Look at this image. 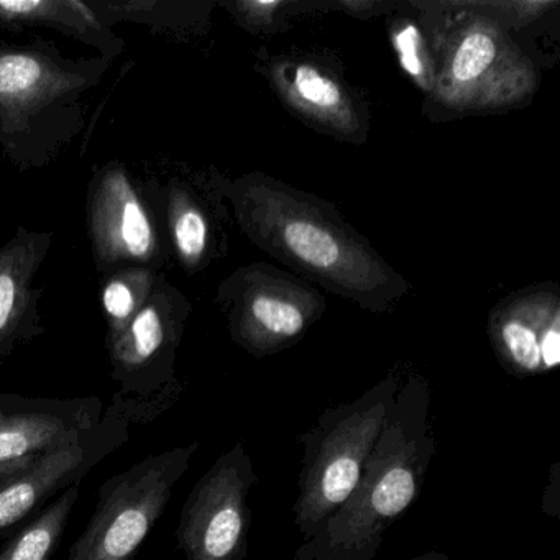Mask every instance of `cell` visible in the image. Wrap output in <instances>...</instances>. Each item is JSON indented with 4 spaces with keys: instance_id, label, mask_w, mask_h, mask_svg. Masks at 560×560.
Masks as SVG:
<instances>
[{
    "instance_id": "cell-11",
    "label": "cell",
    "mask_w": 560,
    "mask_h": 560,
    "mask_svg": "<svg viewBox=\"0 0 560 560\" xmlns=\"http://www.w3.org/2000/svg\"><path fill=\"white\" fill-rule=\"evenodd\" d=\"M38 257L40 248L28 237L12 241L0 250V363L21 336Z\"/></svg>"
},
{
    "instance_id": "cell-15",
    "label": "cell",
    "mask_w": 560,
    "mask_h": 560,
    "mask_svg": "<svg viewBox=\"0 0 560 560\" xmlns=\"http://www.w3.org/2000/svg\"><path fill=\"white\" fill-rule=\"evenodd\" d=\"M287 91L298 106L320 119L347 120L350 117L346 94L336 80L313 65H298L291 71Z\"/></svg>"
},
{
    "instance_id": "cell-8",
    "label": "cell",
    "mask_w": 560,
    "mask_h": 560,
    "mask_svg": "<svg viewBox=\"0 0 560 560\" xmlns=\"http://www.w3.org/2000/svg\"><path fill=\"white\" fill-rule=\"evenodd\" d=\"M179 332L172 310L160 296L149 298L142 310L116 336L109 337L113 378L124 402L149 398L168 388L175 378V349Z\"/></svg>"
},
{
    "instance_id": "cell-13",
    "label": "cell",
    "mask_w": 560,
    "mask_h": 560,
    "mask_svg": "<svg viewBox=\"0 0 560 560\" xmlns=\"http://www.w3.org/2000/svg\"><path fill=\"white\" fill-rule=\"evenodd\" d=\"M544 310H514L498 320L493 332L501 362L516 376L542 373L540 339L553 314Z\"/></svg>"
},
{
    "instance_id": "cell-5",
    "label": "cell",
    "mask_w": 560,
    "mask_h": 560,
    "mask_svg": "<svg viewBox=\"0 0 560 560\" xmlns=\"http://www.w3.org/2000/svg\"><path fill=\"white\" fill-rule=\"evenodd\" d=\"M258 483L244 442L221 455L189 491L176 540L186 560H247L252 488Z\"/></svg>"
},
{
    "instance_id": "cell-22",
    "label": "cell",
    "mask_w": 560,
    "mask_h": 560,
    "mask_svg": "<svg viewBox=\"0 0 560 560\" xmlns=\"http://www.w3.org/2000/svg\"><path fill=\"white\" fill-rule=\"evenodd\" d=\"M560 467L559 462L550 467L549 471V485H547L546 493H544L542 498V511L547 516L553 517L557 520L559 517L560 510V501H559V481H560Z\"/></svg>"
},
{
    "instance_id": "cell-10",
    "label": "cell",
    "mask_w": 560,
    "mask_h": 560,
    "mask_svg": "<svg viewBox=\"0 0 560 560\" xmlns=\"http://www.w3.org/2000/svg\"><path fill=\"white\" fill-rule=\"evenodd\" d=\"M310 323L311 311L296 298L280 290H260L238 311L234 337L252 355H271L296 342Z\"/></svg>"
},
{
    "instance_id": "cell-18",
    "label": "cell",
    "mask_w": 560,
    "mask_h": 560,
    "mask_svg": "<svg viewBox=\"0 0 560 560\" xmlns=\"http://www.w3.org/2000/svg\"><path fill=\"white\" fill-rule=\"evenodd\" d=\"M498 45L493 35L483 28L468 32L455 48L451 61V80L457 86L477 83L493 65Z\"/></svg>"
},
{
    "instance_id": "cell-20",
    "label": "cell",
    "mask_w": 560,
    "mask_h": 560,
    "mask_svg": "<svg viewBox=\"0 0 560 560\" xmlns=\"http://www.w3.org/2000/svg\"><path fill=\"white\" fill-rule=\"evenodd\" d=\"M396 51H398L401 67L406 73L416 80L425 77L424 57H422V42L415 27H406L399 31L395 38Z\"/></svg>"
},
{
    "instance_id": "cell-12",
    "label": "cell",
    "mask_w": 560,
    "mask_h": 560,
    "mask_svg": "<svg viewBox=\"0 0 560 560\" xmlns=\"http://www.w3.org/2000/svg\"><path fill=\"white\" fill-rule=\"evenodd\" d=\"M80 487L78 483L65 490L34 520L12 534L8 544L0 549V560H51L77 506Z\"/></svg>"
},
{
    "instance_id": "cell-24",
    "label": "cell",
    "mask_w": 560,
    "mask_h": 560,
    "mask_svg": "<svg viewBox=\"0 0 560 560\" xmlns=\"http://www.w3.org/2000/svg\"><path fill=\"white\" fill-rule=\"evenodd\" d=\"M409 560H452L451 557L441 550H428V552L421 553V556L412 557Z\"/></svg>"
},
{
    "instance_id": "cell-14",
    "label": "cell",
    "mask_w": 560,
    "mask_h": 560,
    "mask_svg": "<svg viewBox=\"0 0 560 560\" xmlns=\"http://www.w3.org/2000/svg\"><path fill=\"white\" fill-rule=\"evenodd\" d=\"M67 81L34 55H0V104L28 110L65 90Z\"/></svg>"
},
{
    "instance_id": "cell-4",
    "label": "cell",
    "mask_w": 560,
    "mask_h": 560,
    "mask_svg": "<svg viewBox=\"0 0 560 560\" xmlns=\"http://www.w3.org/2000/svg\"><path fill=\"white\" fill-rule=\"evenodd\" d=\"M198 448L199 442H191L149 455L104 481L96 510L68 560H133L165 513Z\"/></svg>"
},
{
    "instance_id": "cell-6",
    "label": "cell",
    "mask_w": 560,
    "mask_h": 560,
    "mask_svg": "<svg viewBox=\"0 0 560 560\" xmlns=\"http://www.w3.org/2000/svg\"><path fill=\"white\" fill-rule=\"evenodd\" d=\"M132 421L130 412L114 401L100 424L42 455L28 470L0 488V539L12 536L15 527L40 513L55 494L81 485L97 464L129 441Z\"/></svg>"
},
{
    "instance_id": "cell-16",
    "label": "cell",
    "mask_w": 560,
    "mask_h": 560,
    "mask_svg": "<svg viewBox=\"0 0 560 560\" xmlns=\"http://www.w3.org/2000/svg\"><path fill=\"white\" fill-rule=\"evenodd\" d=\"M152 275L129 270L114 277L103 291V306L109 319V337L119 334L149 301Z\"/></svg>"
},
{
    "instance_id": "cell-7",
    "label": "cell",
    "mask_w": 560,
    "mask_h": 560,
    "mask_svg": "<svg viewBox=\"0 0 560 560\" xmlns=\"http://www.w3.org/2000/svg\"><path fill=\"white\" fill-rule=\"evenodd\" d=\"M100 398H28L0 393V465L70 444L100 424Z\"/></svg>"
},
{
    "instance_id": "cell-23",
    "label": "cell",
    "mask_w": 560,
    "mask_h": 560,
    "mask_svg": "<svg viewBox=\"0 0 560 560\" xmlns=\"http://www.w3.org/2000/svg\"><path fill=\"white\" fill-rule=\"evenodd\" d=\"M40 457L42 455H37V457H25L22 458V460L0 465V488L4 487V485L8 483V481H11L12 478L19 477V475L28 470V468H31L32 465H34Z\"/></svg>"
},
{
    "instance_id": "cell-2",
    "label": "cell",
    "mask_w": 560,
    "mask_h": 560,
    "mask_svg": "<svg viewBox=\"0 0 560 560\" xmlns=\"http://www.w3.org/2000/svg\"><path fill=\"white\" fill-rule=\"evenodd\" d=\"M241 212L268 252L360 303H386L399 290L396 275L357 235L288 189L248 183Z\"/></svg>"
},
{
    "instance_id": "cell-21",
    "label": "cell",
    "mask_w": 560,
    "mask_h": 560,
    "mask_svg": "<svg viewBox=\"0 0 560 560\" xmlns=\"http://www.w3.org/2000/svg\"><path fill=\"white\" fill-rule=\"evenodd\" d=\"M540 362H542V372H550L557 369L560 363V319L559 313L553 314L552 319L544 329L542 339H540Z\"/></svg>"
},
{
    "instance_id": "cell-9",
    "label": "cell",
    "mask_w": 560,
    "mask_h": 560,
    "mask_svg": "<svg viewBox=\"0 0 560 560\" xmlns=\"http://www.w3.org/2000/svg\"><path fill=\"white\" fill-rule=\"evenodd\" d=\"M94 247L107 264L145 261L155 252V231L122 170L107 172L91 208Z\"/></svg>"
},
{
    "instance_id": "cell-17",
    "label": "cell",
    "mask_w": 560,
    "mask_h": 560,
    "mask_svg": "<svg viewBox=\"0 0 560 560\" xmlns=\"http://www.w3.org/2000/svg\"><path fill=\"white\" fill-rule=\"evenodd\" d=\"M170 222L176 250L183 264L189 267L199 264L208 248L209 238L208 221L201 209L196 208L185 196H176L172 199Z\"/></svg>"
},
{
    "instance_id": "cell-1",
    "label": "cell",
    "mask_w": 560,
    "mask_h": 560,
    "mask_svg": "<svg viewBox=\"0 0 560 560\" xmlns=\"http://www.w3.org/2000/svg\"><path fill=\"white\" fill-rule=\"evenodd\" d=\"M435 448L431 393L411 375L393 398L355 490L293 560L375 559L389 527L418 501Z\"/></svg>"
},
{
    "instance_id": "cell-3",
    "label": "cell",
    "mask_w": 560,
    "mask_h": 560,
    "mask_svg": "<svg viewBox=\"0 0 560 560\" xmlns=\"http://www.w3.org/2000/svg\"><path fill=\"white\" fill-rule=\"evenodd\" d=\"M398 388V378L388 375L360 398L324 409L316 424L298 438L304 455L291 511L303 542L355 490Z\"/></svg>"
},
{
    "instance_id": "cell-19",
    "label": "cell",
    "mask_w": 560,
    "mask_h": 560,
    "mask_svg": "<svg viewBox=\"0 0 560 560\" xmlns=\"http://www.w3.org/2000/svg\"><path fill=\"white\" fill-rule=\"evenodd\" d=\"M0 18L19 21H50L68 27L96 25L91 12L78 2H0Z\"/></svg>"
}]
</instances>
